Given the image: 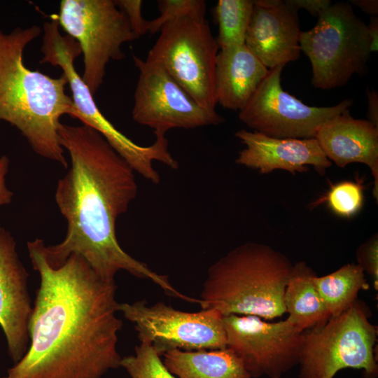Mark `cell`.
Masks as SVG:
<instances>
[{
	"label": "cell",
	"instance_id": "cell-1",
	"mask_svg": "<svg viewBox=\"0 0 378 378\" xmlns=\"http://www.w3.org/2000/svg\"><path fill=\"white\" fill-rule=\"evenodd\" d=\"M45 246L38 238L27 242L40 276L29 345L3 378H102L120 367L122 359L117 349L122 321L116 315L115 282L102 279L78 254L51 267Z\"/></svg>",
	"mask_w": 378,
	"mask_h": 378
},
{
	"label": "cell",
	"instance_id": "cell-2",
	"mask_svg": "<svg viewBox=\"0 0 378 378\" xmlns=\"http://www.w3.org/2000/svg\"><path fill=\"white\" fill-rule=\"evenodd\" d=\"M59 141L71 166L57 183L55 201L67 222L64 239L45 246L48 263L64 264L71 254L83 257L104 280L113 281L125 270L152 281L168 295L178 298L166 275L159 274L126 253L115 232L118 218L127 211L137 194L134 171L93 128L61 123Z\"/></svg>",
	"mask_w": 378,
	"mask_h": 378
},
{
	"label": "cell",
	"instance_id": "cell-3",
	"mask_svg": "<svg viewBox=\"0 0 378 378\" xmlns=\"http://www.w3.org/2000/svg\"><path fill=\"white\" fill-rule=\"evenodd\" d=\"M41 33L38 25L8 34L0 29V120L15 127L36 154L67 168L58 135L61 117L74 112L67 78H52L23 62L27 46Z\"/></svg>",
	"mask_w": 378,
	"mask_h": 378
},
{
	"label": "cell",
	"instance_id": "cell-4",
	"mask_svg": "<svg viewBox=\"0 0 378 378\" xmlns=\"http://www.w3.org/2000/svg\"><path fill=\"white\" fill-rule=\"evenodd\" d=\"M293 265L268 245L241 244L209 267L198 303L223 316L280 317L286 313L283 297Z\"/></svg>",
	"mask_w": 378,
	"mask_h": 378
},
{
	"label": "cell",
	"instance_id": "cell-5",
	"mask_svg": "<svg viewBox=\"0 0 378 378\" xmlns=\"http://www.w3.org/2000/svg\"><path fill=\"white\" fill-rule=\"evenodd\" d=\"M56 18L43 25L41 64L59 66L68 80L74 105L72 118H77L99 133L111 147L130 165L133 170L153 183H158L160 175L153 167V162H160L172 169L178 162L169 150L165 136H157L150 145H139L121 132L105 117L97 106L93 95L77 72L74 61L81 53L78 43L69 36H62Z\"/></svg>",
	"mask_w": 378,
	"mask_h": 378
},
{
	"label": "cell",
	"instance_id": "cell-6",
	"mask_svg": "<svg viewBox=\"0 0 378 378\" xmlns=\"http://www.w3.org/2000/svg\"><path fill=\"white\" fill-rule=\"evenodd\" d=\"M366 304L357 300L343 312L303 331L300 378H333L345 368L362 369L375 378L377 326L369 318Z\"/></svg>",
	"mask_w": 378,
	"mask_h": 378
},
{
	"label": "cell",
	"instance_id": "cell-7",
	"mask_svg": "<svg viewBox=\"0 0 378 378\" xmlns=\"http://www.w3.org/2000/svg\"><path fill=\"white\" fill-rule=\"evenodd\" d=\"M300 50L309 59L312 85L330 90L364 72L371 51L367 24L349 2L332 4L310 29L301 31Z\"/></svg>",
	"mask_w": 378,
	"mask_h": 378
},
{
	"label": "cell",
	"instance_id": "cell-8",
	"mask_svg": "<svg viewBox=\"0 0 378 378\" xmlns=\"http://www.w3.org/2000/svg\"><path fill=\"white\" fill-rule=\"evenodd\" d=\"M146 59L160 64L201 106L214 111L216 59L219 46L205 18H182L169 22Z\"/></svg>",
	"mask_w": 378,
	"mask_h": 378
},
{
	"label": "cell",
	"instance_id": "cell-9",
	"mask_svg": "<svg viewBox=\"0 0 378 378\" xmlns=\"http://www.w3.org/2000/svg\"><path fill=\"white\" fill-rule=\"evenodd\" d=\"M56 15L59 25L80 46L81 78L94 95L104 82L108 63L122 59V45L135 40L128 19L113 0H62Z\"/></svg>",
	"mask_w": 378,
	"mask_h": 378
},
{
	"label": "cell",
	"instance_id": "cell-10",
	"mask_svg": "<svg viewBox=\"0 0 378 378\" xmlns=\"http://www.w3.org/2000/svg\"><path fill=\"white\" fill-rule=\"evenodd\" d=\"M118 312L134 324L140 342L150 344L160 356L164 352L226 348L223 316L215 309L188 312L164 302L144 300L119 303Z\"/></svg>",
	"mask_w": 378,
	"mask_h": 378
},
{
	"label": "cell",
	"instance_id": "cell-11",
	"mask_svg": "<svg viewBox=\"0 0 378 378\" xmlns=\"http://www.w3.org/2000/svg\"><path fill=\"white\" fill-rule=\"evenodd\" d=\"M284 66L269 69L239 120L253 131L275 138H314L328 120L349 109L353 99H345L332 106H309L284 90L281 75Z\"/></svg>",
	"mask_w": 378,
	"mask_h": 378
},
{
	"label": "cell",
	"instance_id": "cell-12",
	"mask_svg": "<svg viewBox=\"0 0 378 378\" xmlns=\"http://www.w3.org/2000/svg\"><path fill=\"white\" fill-rule=\"evenodd\" d=\"M139 78L132 108L137 123L165 136L173 128L192 129L216 125L225 119L216 111L198 104L159 63L133 56Z\"/></svg>",
	"mask_w": 378,
	"mask_h": 378
},
{
	"label": "cell",
	"instance_id": "cell-13",
	"mask_svg": "<svg viewBox=\"0 0 378 378\" xmlns=\"http://www.w3.org/2000/svg\"><path fill=\"white\" fill-rule=\"evenodd\" d=\"M226 348L251 378H281L299 364L303 332L286 320L269 323L252 315L223 316Z\"/></svg>",
	"mask_w": 378,
	"mask_h": 378
},
{
	"label": "cell",
	"instance_id": "cell-14",
	"mask_svg": "<svg viewBox=\"0 0 378 378\" xmlns=\"http://www.w3.org/2000/svg\"><path fill=\"white\" fill-rule=\"evenodd\" d=\"M28 276L13 237L0 227V326L8 354L15 363L24 356L29 345V325L33 306L28 292Z\"/></svg>",
	"mask_w": 378,
	"mask_h": 378
},
{
	"label": "cell",
	"instance_id": "cell-15",
	"mask_svg": "<svg viewBox=\"0 0 378 378\" xmlns=\"http://www.w3.org/2000/svg\"><path fill=\"white\" fill-rule=\"evenodd\" d=\"M298 10L281 0H256L244 44L268 69L300 56Z\"/></svg>",
	"mask_w": 378,
	"mask_h": 378
},
{
	"label": "cell",
	"instance_id": "cell-16",
	"mask_svg": "<svg viewBox=\"0 0 378 378\" xmlns=\"http://www.w3.org/2000/svg\"><path fill=\"white\" fill-rule=\"evenodd\" d=\"M235 136L245 146L236 162L261 174L283 169L295 174L306 172L312 166L324 174L332 164L315 138H275L244 129L236 132Z\"/></svg>",
	"mask_w": 378,
	"mask_h": 378
},
{
	"label": "cell",
	"instance_id": "cell-17",
	"mask_svg": "<svg viewBox=\"0 0 378 378\" xmlns=\"http://www.w3.org/2000/svg\"><path fill=\"white\" fill-rule=\"evenodd\" d=\"M314 138L327 158L338 167L353 162L366 164L374 178L373 196L378 199V127L356 119L349 109L326 121Z\"/></svg>",
	"mask_w": 378,
	"mask_h": 378
},
{
	"label": "cell",
	"instance_id": "cell-18",
	"mask_svg": "<svg viewBox=\"0 0 378 378\" xmlns=\"http://www.w3.org/2000/svg\"><path fill=\"white\" fill-rule=\"evenodd\" d=\"M268 72L269 69L245 44L220 48L215 76L217 104L240 111Z\"/></svg>",
	"mask_w": 378,
	"mask_h": 378
},
{
	"label": "cell",
	"instance_id": "cell-19",
	"mask_svg": "<svg viewBox=\"0 0 378 378\" xmlns=\"http://www.w3.org/2000/svg\"><path fill=\"white\" fill-rule=\"evenodd\" d=\"M314 270L304 261L296 262L284 293L286 319L300 332L326 322L330 316L315 286Z\"/></svg>",
	"mask_w": 378,
	"mask_h": 378
},
{
	"label": "cell",
	"instance_id": "cell-20",
	"mask_svg": "<svg viewBox=\"0 0 378 378\" xmlns=\"http://www.w3.org/2000/svg\"><path fill=\"white\" fill-rule=\"evenodd\" d=\"M162 356L166 368L177 378H251L241 361L227 348L173 349Z\"/></svg>",
	"mask_w": 378,
	"mask_h": 378
},
{
	"label": "cell",
	"instance_id": "cell-21",
	"mask_svg": "<svg viewBox=\"0 0 378 378\" xmlns=\"http://www.w3.org/2000/svg\"><path fill=\"white\" fill-rule=\"evenodd\" d=\"M315 286L330 316L346 310L357 300L361 289L368 284L363 270L356 263H348L336 271L314 278Z\"/></svg>",
	"mask_w": 378,
	"mask_h": 378
},
{
	"label": "cell",
	"instance_id": "cell-22",
	"mask_svg": "<svg viewBox=\"0 0 378 378\" xmlns=\"http://www.w3.org/2000/svg\"><path fill=\"white\" fill-rule=\"evenodd\" d=\"M254 6L253 0H219L214 8L219 48L244 45Z\"/></svg>",
	"mask_w": 378,
	"mask_h": 378
},
{
	"label": "cell",
	"instance_id": "cell-23",
	"mask_svg": "<svg viewBox=\"0 0 378 378\" xmlns=\"http://www.w3.org/2000/svg\"><path fill=\"white\" fill-rule=\"evenodd\" d=\"M150 344L140 342L134 354L122 358L120 367L130 378H177L164 365Z\"/></svg>",
	"mask_w": 378,
	"mask_h": 378
},
{
	"label": "cell",
	"instance_id": "cell-24",
	"mask_svg": "<svg viewBox=\"0 0 378 378\" xmlns=\"http://www.w3.org/2000/svg\"><path fill=\"white\" fill-rule=\"evenodd\" d=\"M363 200V188L358 181L339 182L331 187L326 195L331 211L344 218L356 215L362 208Z\"/></svg>",
	"mask_w": 378,
	"mask_h": 378
},
{
	"label": "cell",
	"instance_id": "cell-25",
	"mask_svg": "<svg viewBox=\"0 0 378 378\" xmlns=\"http://www.w3.org/2000/svg\"><path fill=\"white\" fill-rule=\"evenodd\" d=\"M160 15L148 21V33L155 34L166 23L182 18H205L206 3L203 0H159Z\"/></svg>",
	"mask_w": 378,
	"mask_h": 378
},
{
	"label": "cell",
	"instance_id": "cell-26",
	"mask_svg": "<svg viewBox=\"0 0 378 378\" xmlns=\"http://www.w3.org/2000/svg\"><path fill=\"white\" fill-rule=\"evenodd\" d=\"M358 265L365 272L374 279V287L377 290L378 285V237L374 234L365 243L361 244L356 251Z\"/></svg>",
	"mask_w": 378,
	"mask_h": 378
},
{
	"label": "cell",
	"instance_id": "cell-27",
	"mask_svg": "<svg viewBox=\"0 0 378 378\" xmlns=\"http://www.w3.org/2000/svg\"><path fill=\"white\" fill-rule=\"evenodd\" d=\"M113 1L127 18L135 39L148 33L149 20H145L142 16V1L113 0Z\"/></svg>",
	"mask_w": 378,
	"mask_h": 378
},
{
	"label": "cell",
	"instance_id": "cell-28",
	"mask_svg": "<svg viewBox=\"0 0 378 378\" xmlns=\"http://www.w3.org/2000/svg\"><path fill=\"white\" fill-rule=\"evenodd\" d=\"M285 1L298 10L304 9L317 18L332 4L330 0H285Z\"/></svg>",
	"mask_w": 378,
	"mask_h": 378
},
{
	"label": "cell",
	"instance_id": "cell-29",
	"mask_svg": "<svg viewBox=\"0 0 378 378\" xmlns=\"http://www.w3.org/2000/svg\"><path fill=\"white\" fill-rule=\"evenodd\" d=\"M10 160L6 155L0 158V206L10 204L13 196L6 185V176L8 172Z\"/></svg>",
	"mask_w": 378,
	"mask_h": 378
},
{
	"label": "cell",
	"instance_id": "cell-30",
	"mask_svg": "<svg viewBox=\"0 0 378 378\" xmlns=\"http://www.w3.org/2000/svg\"><path fill=\"white\" fill-rule=\"evenodd\" d=\"M367 96L368 101V120L378 127V93L374 90H368Z\"/></svg>",
	"mask_w": 378,
	"mask_h": 378
},
{
	"label": "cell",
	"instance_id": "cell-31",
	"mask_svg": "<svg viewBox=\"0 0 378 378\" xmlns=\"http://www.w3.org/2000/svg\"><path fill=\"white\" fill-rule=\"evenodd\" d=\"M367 28L370 43V51L371 52H376L378 50V18L377 16L371 17Z\"/></svg>",
	"mask_w": 378,
	"mask_h": 378
},
{
	"label": "cell",
	"instance_id": "cell-32",
	"mask_svg": "<svg viewBox=\"0 0 378 378\" xmlns=\"http://www.w3.org/2000/svg\"><path fill=\"white\" fill-rule=\"evenodd\" d=\"M350 4L360 8L363 12L374 17L378 13L377 0H351Z\"/></svg>",
	"mask_w": 378,
	"mask_h": 378
}]
</instances>
